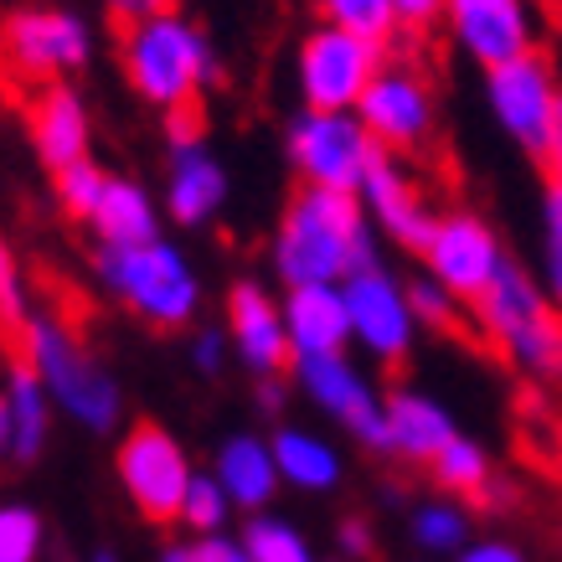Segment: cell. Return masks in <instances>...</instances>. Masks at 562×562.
Returning <instances> with one entry per match:
<instances>
[{"label": "cell", "mask_w": 562, "mask_h": 562, "mask_svg": "<svg viewBox=\"0 0 562 562\" xmlns=\"http://www.w3.org/2000/svg\"><path fill=\"white\" fill-rule=\"evenodd\" d=\"M464 562H521V558H516L512 547H475Z\"/></svg>", "instance_id": "41"}, {"label": "cell", "mask_w": 562, "mask_h": 562, "mask_svg": "<svg viewBox=\"0 0 562 562\" xmlns=\"http://www.w3.org/2000/svg\"><path fill=\"white\" fill-rule=\"evenodd\" d=\"M325 11V26H341V32L372 42V47L387 52V42L403 26H397V5L392 0H321Z\"/></svg>", "instance_id": "26"}, {"label": "cell", "mask_w": 562, "mask_h": 562, "mask_svg": "<svg viewBox=\"0 0 562 562\" xmlns=\"http://www.w3.org/2000/svg\"><path fill=\"white\" fill-rule=\"evenodd\" d=\"M434 475L449 485V491H464L470 501H480V506H495L501 501V491H491V475H485V460H480L475 443H443V454L434 460Z\"/></svg>", "instance_id": "27"}, {"label": "cell", "mask_w": 562, "mask_h": 562, "mask_svg": "<svg viewBox=\"0 0 562 562\" xmlns=\"http://www.w3.org/2000/svg\"><path fill=\"white\" fill-rule=\"evenodd\" d=\"M382 413H387V449L408 454V460L434 464L443 454V443H454V428H449V418H443L434 403L413 397V392H397V397H392Z\"/></svg>", "instance_id": "23"}, {"label": "cell", "mask_w": 562, "mask_h": 562, "mask_svg": "<svg viewBox=\"0 0 562 562\" xmlns=\"http://www.w3.org/2000/svg\"><path fill=\"white\" fill-rule=\"evenodd\" d=\"M217 485L227 491V501L238 506H263L279 485V464H273V449H263L258 439H227L217 454Z\"/></svg>", "instance_id": "24"}, {"label": "cell", "mask_w": 562, "mask_h": 562, "mask_svg": "<svg viewBox=\"0 0 562 562\" xmlns=\"http://www.w3.org/2000/svg\"><path fill=\"white\" fill-rule=\"evenodd\" d=\"M196 367H202V372H217L222 367V336L217 330H206L202 341H196Z\"/></svg>", "instance_id": "39"}, {"label": "cell", "mask_w": 562, "mask_h": 562, "mask_svg": "<svg viewBox=\"0 0 562 562\" xmlns=\"http://www.w3.org/2000/svg\"><path fill=\"white\" fill-rule=\"evenodd\" d=\"M227 330H233L238 357L248 361L258 376H279L294 361L290 330H284V310L273 305L254 279L233 284V294H227Z\"/></svg>", "instance_id": "15"}, {"label": "cell", "mask_w": 562, "mask_h": 562, "mask_svg": "<svg viewBox=\"0 0 562 562\" xmlns=\"http://www.w3.org/2000/svg\"><path fill=\"white\" fill-rule=\"evenodd\" d=\"M382 155L367 124L357 114H321L305 109L290 124V160L305 187H330V191H361L372 160Z\"/></svg>", "instance_id": "7"}, {"label": "cell", "mask_w": 562, "mask_h": 562, "mask_svg": "<svg viewBox=\"0 0 562 562\" xmlns=\"http://www.w3.org/2000/svg\"><path fill=\"white\" fill-rule=\"evenodd\" d=\"M424 258L434 263V273H439L443 290L460 294V300H470V305L491 290L495 269H501L495 238L485 233V222L470 217V212H449V217L434 222V243H428Z\"/></svg>", "instance_id": "13"}, {"label": "cell", "mask_w": 562, "mask_h": 562, "mask_svg": "<svg viewBox=\"0 0 562 562\" xmlns=\"http://www.w3.org/2000/svg\"><path fill=\"white\" fill-rule=\"evenodd\" d=\"M547 217H552V284L562 294V187H552L547 196Z\"/></svg>", "instance_id": "37"}, {"label": "cell", "mask_w": 562, "mask_h": 562, "mask_svg": "<svg viewBox=\"0 0 562 562\" xmlns=\"http://www.w3.org/2000/svg\"><path fill=\"white\" fill-rule=\"evenodd\" d=\"M103 11L120 21V26H135V21H150L160 11H171V0H103Z\"/></svg>", "instance_id": "36"}, {"label": "cell", "mask_w": 562, "mask_h": 562, "mask_svg": "<svg viewBox=\"0 0 562 562\" xmlns=\"http://www.w3.org/2000/svg\"><path fill=\"white\" fill-rule=\"evenodd\" d=\"M273 269L290 290H300V284H346L351 273L372 269V238H367L357 191H294L290 212L279 222V238H273Z\"/></svg>", "instance_id": "1"}, {"label": "cell", "mask_w": 562, "mask_h": 562, "mask_svg": "<svg viewBox=\"0 0 562 562\" xmlns=\"http://www.w3.org/2000/svg\"><path fill=\"white\" fill-rule=\"evenodd\" d=\"M341 542H346V552H372V537H367V527H361V521H346Z\"/></svg>", "instance_id": "40"}, {"label": "cell", "mask_w": 562, "mask_h": 562, "mask_svg": "<svg viewBox=\"0 0 562 562\" xmlns=\"http://www.w3.org/2000/svg\"><path fill=\"white\" fill-rule=\"evenodd\" d=\"M361 196H367V206L382 217V227H387L403 248L428 254V243H434V212H428L424 191L397 171V160H392L387 150L372 160V171H367V181H361Z\"/></svg>", "instance_id": "18"}, {"label": "cell", "mask_w": 562, "mask_h": 562, "mask_svg": "<svg viewBox=\"0 0 562 562\" xmlns=\"http://www.w3.org/2000/svg\"><path fill=\"white\" fill-rule=\"evenodd\" d=\"M460 537H464L460 512H443V506H428V512L418 516V542H424V547H454Z\"/></svg>", "instance_id": "34"}, {"label": "cell", "mask_w": 562, "mask_h": 562, "mask_svg": "<svg viewBox=\"0 0 562 562\" xmlns=\"http://www.w3.org/2000/svg\"><path fill=\"white\" fill-rule=\"evenodd\" d=\"M32 315V294H26V273H21L16 248L0 238V330H11V341L21 336V325Z\"/></svg>", "instance_id": "28"}, {"label": "cell", "mask_w": 562, "mask_h": 562, "mask_svg": "<svg viewBox=\"0 0 562 562\" xmlns=\"http://www.w3.org/2000/svg\"><path fill=\"white\" fill-rule=\"evenodd\" d=\"M16 357L32 361V372L42 376V387L57 408L78 418L83 428H114L120 424V387L114 376L93 357V346L83 341V330L63 310H32L16 336Z\"/></svg>", "instance_id": "2"}, {"label": "cell", "mask_w": 562, "mask_h": 562, "mask_svg": "<svg viewBox=\"0 0 562 562\" xmlns=\"http://www.w3.org/2000/svg\"><path fill=\"white\" fill-rule=\"evenodd\" d=\"M5 413H11V464H32L47 443V413H52V397L42 387V376L32 372V361H11L5 372Z\"/></svg>", "instance_id": "22"}, {"label": "cell", "mask_w": 562, "mask_h": 562, "mask_svg": "<svg viewBox=\"0 0 562 562\" xmlns=\"http://www.w3.org/2000/svg\"><path fill=\"white\" fill-rule=\"evenodd\" d=\"M120 480L145 521H181L191 491V464L181 443L155 424H135L120 449Z\"/></svg>", "instance_id": "9"}, {"label": "cell", "mask_w": 562, "mask_h": 562, "mask_svg": "<svg viewBox=\"0 0 562 562\" xmlns=\"http://www.w3.org/2000/svg\"><path fill=\"white\" fill-rule=\"evenodd\" d=\"M103 187H109V176H103L93 160H78L68 171H57V202L68 206V217H78V222H88V212L99 206Z\"/></svg>", "instance_id": "29"}, {"label": "cell", "mask_w": 562, "mask_h": 562, "mask_svg": "<svg viewBox=\"0 0 562 562\" xmlns=\"http://www.w3.org/2000/svg\"><path fill=\"white\" fill-rule=\"evenodd\" d=\"M93 562H114V558H109V552H99V558H93Z\"/></svg>", "instance_id": "44"}, {"label": "cell", "mask_w": 562, "mask_h": 562, "mask_svg": "<svg viewBox=\"0 0 562 562\" xmlns=\"http://www.w3.org/2000/svg\"><path fill=\"white\" fill-rule=\"evenodd\" d=\"M480 325L491 330V341L501 346V357L512 351L537 372H562V315L537 300L527 284V273L516 263H501L491 279V290L475 300Z\"/></svg>", "instance_id": "6"}, {"label": "cell", "mask_w": 562, "mask_h": 562, "mask_svg": "<svg viewBox=\"0 0 562 562\" xmlns=\"http://www.w3.org/2000/svg\"><path fill=\"white\" fill-rule=\"evenodd\" d=\"M547 187H562V99L552 109V160H547Z\"/></svg>", "instance_id": "38"}, {"label": "cell", "mask_w": 562, "mask_h": 562, "mask_svg": "<svg viewBox=\"0 0 562 562\" xmlns=\"http://www.w3.org/2000/svg\"><path fill=\"white\" fill-rule=\"evenodd\" d=\"M248 558L254 562H310V547L284 521H254L248 527Z\"/></svg>", "instance_id": "31"}, {"label": "cell", "mask_w": 562, "mask_h": 562, "mask_svg": "<svg viewBox=\"0 0 562 562\" xmlns=\"http://www.w3.org/2000/svg\"><path fill=\"white\" fill-rule=\"evenodd\" d=\"M552 470H562V424H558V464H552Z\"/></svg>", "instance_id": "43"}, {"label": "cell", "mask_w": 562, "mask_h": 562, "mask_svg": "<svg viewBox=\"0 0 562 562\" xmlns=\"http://www.w3.org/2000/svg\"><path fill=\"white\" fill-rule=\"evenodd\" d=\"M166 562H254V558H248V547H233V542H222V537H202V542H191V547H171Z\"/></svg>", "instance_id": "33"}, {"label": "cell", "mask_w": 562, "mask_h": 562, "mask_svg": "<svg viewBox=\"0 0 562 562\" xmlns=\"http://www.w3.org/2000/svg\"><path fill=\"white\" fill-rule=\"evenodd\" d=\"M294 372H300L305 392L325 413H336V418H341L351 434H361L367 443L387 449V413L376 408V397L367 392V382L346 367V357H300Z\"/></svg>", "instance_id": "14"}, {"label": "cell", "mask_w": 562, "mask_h": 562, "mask_svg": "<svg viewBox=\"0 0 562 562\" xmlns=\"http://www.w3.org/2000/svg\"><path fill=\"white\" fill-rule=\"evenodd\" d=\"M93 269L120 305H130L139 321L160 325V330L187 325L202 305V284H196L187 254L171 248L166 238L135 243V248H99Z\"/></svg>", "instance_id": "4"}, {"label": "cell", "mask_w": 562, "mask_h": 562, "mask_svg": "<svg viewBox=\"0 0 562 562\" xmlns=\"http://www.w3.org/2000/svg\"><path fill=\"white\" fill-rule=\"evenodd\" d=\"M120 63L124 78L145 103L166 109V114H181V109H196L202 88L217 83V57H212V42L196 21H187L181 11H160L150 21H135L124 26L120 36Z\"/></svg>", "instance_id": "3"}, {"label": "cell", "mask_w": 562, "mask_h": 562, "mask_svg": "<svg viewBox=\"0 0 562 562\" xmlns=\"http://www.w3.org/2000/svg\"><path fill=\"white\" fill-rule=\"evenodd\" d=\"M0 464H11V413H5V397H0Z\"/></svg>", "instance_id": "42"}, {"label": "cell", "mask_w": 562, "mask_h": 562, "mask_svg": "<svg viewBox=\"0 0 562 562\" xmlns=\"http://www.w3.org/2000/svg\"><path fill=\"white\" fill-rule=\"evenodd\" d=\"M26 124H32V150L42 155V166L68 171V166L88 160L93 124H88V103L78 88H68V83L42 88L32 99V109H26Z\"/></svg>", "instance_id": "16"}, {"label": "cell", "mask_w": 562, "mask_h": 562, "mask_svg": "<svg viewBox=\"0 0 562 562\" xmlns=\"http://www.w3.org/2000/svg\"><path fill=\"white\" fill-rule=\"evenodd\" d=\"M273 464H279V475H290L294 485H305V491H325V485L336 480V454H330L321 439L294 434V428H284V434L273 439Z\"/></svg>", "instance_id": "25"}, {"label": "cell", "mask_w": 562, "mask_h": 562, "mask_svg": "<svg viewBox=\"0 0 562 562\" xmlns=\"http://www.w3.org/2000/svg\"><path fill=\"white\" fill-rule=\"evenodd\" d=\"M227 202V171L222 160L206 150V139H176L171 145V171H166V212L181 227H202L217 217Z\"/></svg>", "instance_id": "17"}, {"label": "cell", "mask_w": 562, "mask_h": 562, "mask_svg": "<svg viewBox=\"0 0 562 562\" xmlns=\"http://www.w3.org/2000/svg\"><path fill=\"white\" fill-rule=\"evenodd\" d=\"M449 21L485 68H501V63H516L521 52H531L521 0H449Z\"/></svg>", "instance_id": "19"}, {"label": "cell", "mask_w": 562, "mask_h": 562, "mask_svg": "<svg viewBox=\"0 0 562 562\" xmlns=\"http://www.w3.org/2000/svg\"><path fill=\"white\" fill-rule=\"evenodd\" d=\"M222 516H227V491L217 485V475H191L187 512H181V521H191V527L206 537L212 527H222Z\"/></svg>", "instance_id": "32"}, {"label": "cell", "mask_w": 562, "mask_h": 562, "mask_svg": "<svg viewBox=\"0 0 562 562\" xmlns=\"http://www.w3.org/2000/svg\"><path fill=\"white\" fill-rule=\"evenodd\" d=\"M397 5V26L413 36H424L434 21H439V11L449 5V0H392Z\"/></svg>", "instance_id": "35"}, {"label": "cell", "mask_w": 562, "mask_h": 562, "mask_svg": "<svg viewBox=\"0 0 562 562\" xmlns=\"http://www.w3.org/2000/svg\"><path fill=\"white\" fill-rule=\"evenodd\" d=\"M376 72H382V47L341 26H321L300 47V93H305V109H321V114H351Z\"/></svg>", "instance_id": "8"}, {"label": "cell", "mask_w": 562, "mask_h": 562, "mask_svg": "<svg viewBox=\"0 0 562 562\" xmlns=\"http://www.w3.org/2000/svg\"><path fill=\"white\" fill-rule=\"evenodd\" d=\"M491 99L501 109V120L512 124V135L531 150V160L547 171L552 160V88H547V57L542 52H521L516 63L491 68Z\"/></svg>", "instance_id": "11"}, {"label": "cell", "mask_w": 562, "mask_h": 562, "mask_svg": "<svg viewBox=\"0 0 562 562\" xmlns=\"http://www.w3.org/2000/svg\"><path fill=\"white\" fill-rule=\"evenodd\" d=\"M88 227L99 233V248H135V243L160 238V217H155L150 191L139 181H124V176H109L99 206L88 212Z\"/></svg>", "instance_id": "21"}, {"label": "cell", "mask_w": 562, "mask_h": 562, "mask_svg": "<svg viewBox=\"0 0 562 562\" xmlns=\"http://www.w3.org/2000/svg\"><path fill=\"white\" fill-rule=\"evenodd\" d=\"M357 120L367 124V135L392 155H418L434 130V103H428V83L413 68H382L372 88L361 93Z\"/></svg>", "instance_id": "10"}, {"label": "cell", "mask_w": 562, "mask_h": 562, "mask_svg": "<svg viewBox=\"0 0 562 562\" xmlns=\"http://www.w3.org/2000/svg\"><path fill=\"white\" fill-rule=\"evenodd\" d=\"M42 547V521L26 506H0V562H32Z\"/></svg>", "instance_id": "30"}, {"label": "cell", "mask_w": 562, "mask_h": 562, "mask_svg": "<svg viewBox=\"0 0 562 562\" xmlns=\"http://www.w3.org/2000/svg\"><path fill=\"white\" fill-rule=\"evenodd\" d=\"M284 330H290L294 361L300 357H341L346 336H351L346 294L336 290V284H300V290H290Z\"/></svg>", "instance_id": "20"}, {"label": "cell", "mask_w": 562, "mask_h": 562, "mask_svg": "<svg viewBox=\"0 0 562 562\" xmlns=\"http://www.w3.org/2000/svg\"><path fill=\"white\" fill-rule=\"evenodd\" d=\"M346 294V315H351V336L372 346L376 357L387 367H403L408 357V336H413V310H408V294L392 284L387 273L376 269H361L351 273L341 284Z\"/></svg>", "instance_id": "12"}, {"label": "cell", "mask_w": 562, "mask_h": 562, "mask_svg": "<svg viewBox=\"0 0 562 562\" xmlns=\"http://www.w3.org/2000/svg\"><path fill=\"white\" fill-rule=\"evenodd\" d=\"M93 57V32L78 11L21 5L0 21V72L21 88H52Z\"/></svg>", "instance_id": "5"}]
</instances>
